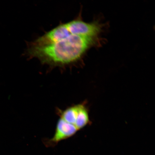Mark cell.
<instances>
[{"label":"cell","mask_w":155,"mask_h":155,"mask_svg":"<svg viewBox=\"0 0 155 155\" xmlns=\"http://www.w3.org/2000/svg\"><path fill=\"white\" fill-rule=\"evenodd\" d=\"M90 121L88 111L83 104H80L75 126L78 130L83 128Z\"/></svg>","instance_id":"5"},{"label":"cell","mask_w":155,"mask_h":155,"mask_svg":"<svg viewBox=\"0 0 155 155\" xmlns=\"http://www.w3.org/2000/svg\"><path fill=\"white\" fill-rule=\"evenodd\" d=\"M95 38L71 34L64 39L42 46L30 44L27 54L50 66L64 67L79 61Z\"/></svg>","instance_id":"1"},{"label":"cell","mask_w":155,"mask_h":155,"mask_svg":"<svg viewBox=\"0 0 155 155\" xmlns=\"http://www.w3.org/2000/svg\"><path fill=\"white\" fill-rule=\"evenodd\" d=\"M71 34L67 28L66 23L61 24L37 38L30 44L36 46L46 45L64 39Z\"/></svg>","instance_id":"4"},{"label":"cell","mask_w":155,"mask_h":155,"mask_svg":"<svg viewBox=\"0 0 155 155\" xmlns=\"http://www.w3.org/2000/svg\"><path fill=\"white\" fill-rule=\"evenodd\" d=\"M78 130L74 125L60 118L57 122L53 137L50 139H45L43 143L46 147H55L60 141L73 137Z\"/></svg>","instance_id":"3"},{"label":"cell","mask_w":155,"mask_h":155,"mask_svg":"<svg viewBox=\"0 0 155 155\" xmlns=\"http://www.w3.org/2000/svg\"><path fill=\"white\" fill-rule=\"evenodd\" d=\"M66 25L71 34L89 38H95L101 30L98 23H86L79 19L67 23Z\"/></svg>","instance_id":"2"}]
</instances>
